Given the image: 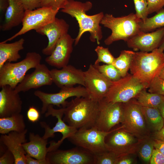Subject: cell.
<instances>
[{
	"label": "cell",
	"mask_w": 164,
	"mask_h": 164,
	"mask_svg": "<svg viewBox=\"0 0 164 164\" xmlns=\"http://www.w3.org/2000/svg\"><path fill=\"white\" fill-rule=\"evenodd\" d=\"M53 82L60 88L73 87L78 84L84 87V72L71 65H67L60 70H50Z\"/></svg>",
	"instance_id": "cell-18"
},
{
	"label": "cell",
	"mask_w": 164,
	"mask_h": 164,
	"mask_svg": "<svg viewBox=\"0 0 164 164\" xmlns=\"http://www.w3.org/2000/svg\"><path fill=\"white\" fill-rule=\"evenodd\" d=\"M140 30L144 32H151L164 27V9L156 12L153 16L141 20L139 23Z\"/></svg>",
	"instance_id": "cell-29"
},
{
	"label": "cell",
	"mask_w": 164,
	"mask_h": 164,
	"mask_svg": "<svg viewBox=\"0 0 164 164\" xmlns=\"http://www.w3.org/2000/svg\"><path fill=\"white\" fill-rule=\"evenodd\" d=\"M134 154L123 155L118 157L115 164H132L134 163L135 159L133 157Z\"/></svg>",
	"instance_id": "cell-43"
},
{
	"label": "cell",
	"mask_w": 164,
	"mask_h": 164,
	"mask_svg": "<svg viewBox=\"0 0 164 164\" xmlns=\"http://www.w3.org/2000/svg\"><path fill=\"white\" fill-rule=\"evenodd\" d=\"M164 120V101L158 108Z\"/></svg>",
	"instance_id": "cell-48"
},
{
	"label": "cell",
	"mask_w": 164,
	"mask_h": 164,
	"mask_svg": "<svg viewBox=\"0 0 164 164\" xmlns=\"http://www.w3.org/2000/svg\"><path fill=\"white\" fill-rule=\"evenodd\" d=\"M67 0H43L41 7H51L55 10H59L63 8Z\"/></svg>",
	"instance_id": "cell-37"
},
{
	"label": "cell",
	"mask_w": 164,
	"mask_h": 164,
	"mask_svg": "<svg viewBox=\"0 0 164 164\" xmlns=\"http://www.w3.org/2000/svg\"><path fill=\"white\" fill-rule=\"evenodd\" d=\"M148 15L154 12H157L163 8L164 0H147Z\"/></svg>",
	"instance_id": "cell-38"
},
{
	"label": "cell",
	"mask_w": 164,
	"mask_h": 164,
	"mask_svg": "<svg viewBox=\"0 0 164 164\" xmlns=\"http://www.w3.org/2000/svg\"></svg>",
	"instance_id": "cell-51"
},
{
	"label": "cell",
	"mask_w": 164,
	"mask_h": 164,
	"mask_svg": "<svg viewBox=\"0 0 164 164\" xmlns=\"http://www.w3.org/2000/svg\"><path fill=\"white\" fill-rule=\"evenodd\" d=\"M146 88L138 79L128 73L118 80L112 82L105 98L106 101L112 103H126L135 98Z\"/></svg>",
	"instance_id": "cell-7"
},
{
	"label": "cell",
	"mask_w": 164,
	"mask_h": 164,
	"mask_svg": "<svg viewBox=\"0 0 164 164\" xmlns=\"http://www.w3.org/2000/svg\"><path fill=\"white\" fill-rule=\"evenodd\" d=\"M159 48L163 51L164 50V37L163 38Z\"/></svg>",
	"instance_id": "cell-50"
},
{
	"label": "cell",
	"mask_w": 164,
	"mask_h": 164,
	"mask_svg": "<svg viewBox=\"0 0 164 164\" xmlns=\"http://www.w3.org/2000/svg\"><path fill=\"white\" fill-rule=\"evenodd\" d=\"M69 25L63 19L56 18L55 20L35 30L38 33L46 36L48 38L47 46L42 50V53L50 55L59 39L68 34Z\"/></svg>",
	"instance_id": "cell-16"
},
{
	"label": "cell",
	"mask_w": 164,
	"mask_h": 164,
	"mask_svg": "<svg viewBox=\"0 0 164 164\" xmlns=\"http://www.w3.org/2000/svg\"><path fill=\"white\" fill-rule=\"evenodd\" d=\"M0 91V118L21 113L22 101L15 89L9 85L1 87Z\"/></svg>",
	"instance_id": "cell-22"
},
{
	"label": "cell",
	"mask_w": 164,
	"mask_h": 164,
	"mask_svg": "<svg viewBox=\"0 0 164 164\" xmlns=\"http://www.w3.org/2000/svg\"><path fill=\"white\" fill-rule=\"evenodd\" d=\"M154 148L158 149L164 155V141L154 138Z\"/></svg>",
	"instance_id": "cell-46"
},
{
	"label": "cell",
	"mask_w": 164,
	"mask_h": 164,
	"mask_svg": "<svg viewBox=\"0 0 164 164\" xmlns=\"http://www.w3.org/2000/svg\"><path fill=\"white\" fill-rule=\"evenodd\" d=\"M74 41L75 39L68 34L63 37L57 42L51 54L46 58V62L49 65L59 69L67 65Z\"/></svg>",
	"instance_id": "cell-20"
},
{
	"label": "cell",
	"mask_w": 164,
	"mask_h": 164,
	"mask_svg": "<svg viewBox=\"0 0 164 164\" xmlns=\"http://www.w3.org/2000/svg\"><path fill=\"white\" fill-rule=\"evenodd\" d=\"M154 138L150 135L142 139L138 146L137 152L142 159L149 162L154 149Z\"/></svg>",
	"instance_id": "cell-31"
},
{
	"label": "cell",
	"mask_w": 164,
	"mask_h": 164,
	"mask_svg": "<svg viewBox=\"0 0 164 164\" xmlns=\"http://www.w3.org/2000/svg\"><path fill=\"white\" fill-rule=\"evenodd\" d=\"M84 87L90 98L97 101L103 99L112 85L111 81L91 64L84 71Z\"/></svg>",
	"instance_id": "cell-15"
},
{
	"label": "cell",
	"mask_w": 164,
	"mask_h": 164,
	"mask_svg": "<svg viewBox=\"0 0 164 164\" xmlns=\"http://www.w3.org/2000/svg\"><path fill=\"white\" fill-rule=\"evenodd\" d=\"M24 41L22 38L12 43H0V68L6 62H16L21 58L19 52L23 49Z\"/></svg>",
	"instance_id": "cell-25"
},
{
	"label": "cell",
	"mask_w": 164,
	"mask_h": 164,
	"mask_svg": "<svg viewBox=\"0 0 164 164\" xmlns=\"http://www.w3.org/2000/svg\"><path fill=\"white\" fill-rule=\"evenodd\" d=\"M164 65L163 51L158 48L150 53L135 52L130 70L131 74L147 89L153 79L158 76Z\"/></svg>",
	"instance_id": "cell-3"
},
{
	"label": "cell",
	"mask_w": 164,
	"mask_h": 164,
	"mask_svg": "<svg viewBox=\"0 0 164 164\" xmlns=\"http://www.w3.org/2000/svg\"><path fill=\"white\" fill-rule=\"evenodd\" d=\"M122 128L138 139L150 135V132L142 112L141 106L133 98L123 103Z\"/></svg>",
	"instance_id": "cell-6"
},
{
	"label": "cell",
	"mask_w": 164,
	"mask_h": 164,
	"mask_svg": "<svg viewBox=\"0 0 164 164\" xmlns=\"http://www.w3.org/2000/svg\"><path fill=\"white\" fill-rule=\"evenodd\" d=\"M92 7V4L89 1L82 2L75 0H67L61 9V12L75 18L78 22L79 31L75 39V45H77L83 34L87 32L90 33V39L91 42H96L98 45L100 44L103 36L100 24L104 15L101 12L93 15H87L86 12Z\"/></svg>",
	"instance_id": "cell-1"
},
{
	"label": "cell",
	"mask_w": 164,
	"mask_h": 164,
	"mask_svg": "<svg viewBox=\"0 0 164 164\" xmlns=\"http://www.w3.org/2000/svg\"><path fill=\"white\" fill-rule=\"evenodd\" d=\"M94 50L97 54V58L94 62V65L99 64L100 62L108 64H113L115 58L111 53L108 48L98 46Z\"/></svg>",
	"instance_id": "cell-33"
},
{
	"label": "cell",
	"mask_w": 164,
	"mask_h": 164,
	"mask_svg": "<svg viewBox=\"0 0 164 164\" xmlns=\"http://www.w3.org/2000/svg\"><path fill=\"white\" fill-rule=\"evenodd\" d=\"M146 89L142 90L134 98L141 106L158 108L164 101V95L148 92Z\"/></svg>",
	"instance_id": "cell-28"
},
{
	"label": "cell",
	"mask_w": 164,
	"mask_h": 164,
	"mask_svg": "<svg viewBox=\"0 0 164 164\" xmlns=\"http://www.w3.org/2000/svg\"><path fill=\"white\" fill-rule=\"evenodd\" d=\"M27 129L22 132H11L1 135L0 142L13 154L14 164H26V153L22 144L27 142L26 134Z\"/></svg>",
	"instance_id": "cell-21"
},
{
	"label": "cell",
	"mask_w": 164,
	"mask_h": 164,
	"mask_svg": "<svg viewBox=\"0 0 164 164\" xmlns=\"http://www.w3.org/2000/svg\"><path fill=\"white\" fill-rule=\"evenodd\" d=\"M34 94L42 102V114L46 113L48 106L50 105H56L59 107L62 106V108H65L68 102L66 100L69 97H89L86 88L81 86L61 88L59 92L55 93H48L37 90L34 92Z\"/></svg>",
	"instance_id": "cell-12"
},
{
	"label": "cell",
	"mask_w": 164,
	"mask_h": 164,
	"mask_svg": "<svg viewBox=\"0 0 164 164\" xmlns=\"http://www.w3.org/2000/svg\"><path fill=\"white\" fill-rule=\"evenodd\" d=\"M35 68L32 73L26 74L15 87L14 89L16 92H24L32 89H37L52 84L50 70L45 64L40 63Z\"/></svg>",
	"instance_id": "cell-17"
},
{
	"label": "cell",
	"mask_w": 164,
	"mask_h": 164,
	"mask_svg": "<svg viewBox=\"0 0 164 164\" xmlns=\"http://www.w3.org/2000/svg\"><path fill=\"white\" fill-rule=\"evenodd\" d=\"M26 125L23 115L21 113L12 116L0 118V133L7 134L11 132H22Z\"/></svg>",
	"instance_id": "cell-26"
},
{
	"label": "cell",
	"mask_w": 164,
	"mask_h": 164,
	"mask_svg": "<svg viewBox=\"0 0 164 164\" xmlns=\"http://www.w3.org/2000/svg\"><path fill=\"white\" fill-rule=\"evenodd\" d=\"M9 0H0V18L4 16L6 11L9 5Z\"/></svg>",
	"instance_id": "cell-45"
},
{
	"label": "cell",
	"mask_w": 164,
	"mask_h": 164,
	"mask_svg": "<svg viewBox=\"0 0 164 164\" xmlns=\"http://www.w3.org/2000/svg\"><path fill=\"white\" fill-rule=\"evenodd\" d=\"M25 11L21 0H9L4 20L0 25V30L9 31L22 23Z\"/></svg>",
	"instance_id": "cell-23"
},
{
	"label": "cell",
	"mask_w": 164,
	"mask_h": 164,
	"mask_svg": "<svg viewBox=\"0 0 164 164\" xmlns=\"http://www.w3.org/2000/svg\"><path fill=\"white\" fill-rule=\"evenodd\" d=\"M135 53L132 51L123 50L119 56L115 58L112 65L118 71L122 77L128 73Z\"/></svg>",
	"instance_id": "cell-30"
},
{
	"label": "cell",
	"mask_w": 164,
	"mask_h": 164,
	"mask_svg": "<svg viewBox=\"0 0 164 164\" xmlns=\"http://www.w3.org/2000/svg\"><path fill=\"white\" fill-rule=\"evenodd\" d=\"M149 162L151 164H164V155L158 149H154Z\"/></svg>",
	"instance_id": "cell-39"
},
{
	"label": "cell",
	"mask_w": 164,
	"mask_h": 164,
	"mask_svg": "<svg viewBox=\"0 0 164 164\" xmlns=\"http://www.w3.org/2000/svg\"><path fill=\"white\" fill-rule=\"evenodd\" d=\"M164 37V27L150 32H142L126 41L134 50L149 52L159 48Z\"/></svg>",
	"instance_id": "cell-19"
},
{
	"label": "cell",
	"mask_w": 164,
	"mask_h": 164,
	"mask_svg": "<svg viewBox=\"0 0 164 164\" xmlns=\"http://www.w3.org/2000/svg\"><path fill=\"white\" fill-rule=\"evenodd\" d=\"M63 120L77 129L95 126L99 111V102L89 97H76L67 102Z\"/></svg>",
	"instance_id": "cell-2"
},
{
	"label": "cell",
	"mask_w": 164,
	"mask_h": 164,
	"mask_svg": "<svg viewBox=\"0 0 164 164\" xmlns=\"http://www.w3.org/2000/svg\"><path fill=\"white\" fill-rule=\"evenodd\" d=\"M46 159L49 164H94V155L77 146L67 150L58 149L49 152Z\"/></svg>",
	"instance_id": "cell-13"
},
{
	"label": "cell",
	"mask_w": 164,
	"mask_h": 164,
	"mask_svg": "<svg viewBox=\"0 0 164 164\" xmlns=\"http://www.w3.org/2000/svg\"><path fill=\"white\" fill-rule=\"evenodd\" d=\"M141 19L135 14L115 17L112 14H105L100 24L110 29L111 33L104 41L109 45L113 42L119 40L126 42L136 35L142 32L140 30L139 23Z\"/></svg>",
	"instance_id": "cell-4"
},
{
	"label": "cell",
	"mask_w": 164,
	"mask_h": 164,
	"mask_svg": "<svg viewBox=\"0 0 164 164\" xmlns=\"http://www.w3.org/2000/svg\"><path fill=\"white\" fill-rule=\"evenodd\" d=\"M15 157L11 152L7 149L0 157V164H14Z\"/></svg>",
	"instance_id": "cell-40"
},
{
	"label": "cell",
	"mask_w": 164,
	"mask_h": 164,
	"mask_svg": "<svg viewBox=\"0 0 164 164\" xmlns=\"http://www.w3.org/2000/svg\"><path fill=\"white\" fill-rule=\"evenodd\" d=\"M99 102V111L95 126L102 131L109 132L122 122L123 103L108 102L104 99Z\"/></svg>",
	"instance_id": "cell-14"
},
{
	"label": "cell",
	"mask_w": 164,
	"mask_h": 164,
	"mask_svg": "<svg viewBox=\"0 0 164 164\" xmlns=\"http://www.w3.org/2000/svg\"><path fill=\"white\" fill-rule=\"evenodd\" d=\"M59 10L51 7H42L36 9L26 10L22 23V27L17 32L3 41H10L32 29H36L53 21Z\"/></svg>",
	"instance_id": "cell-11"
},
{
	"label": "cell",
	"mask_w": 164,
	"mask_h": 164,
	"mask_svg": "<svg viewBox=\"0 0 164 164\" xmlns=\"http://www.w3.org/2000/svg\"><path fill=\"white\" fill-rule=\"evenodd\" d=\"M26 164H49L46 160L36 159L26 155Z\"/></svg>",
	"instance_id": "cell-44"
},
{
	"label": "cell",
	"mask_w": 164,
	"mask_h": 164,
	"mask_svg": "<svg viewBox=\"0 0 164 164\" xmlns=\"http://www.w3.org/2000/svg\"><path fill=\"white\" fill-rule=\"evenodd\" d=\"M29 120L32 122L38 121L40 118V113L37 109L33 106L30 107L27 113Z\"/></svg>",
	"instance_id": "cell-42"
},
{
	"label": "cell",
	"mask_w": 164,
	"mask_h": 164,
	"mask_svg": "<svg viewBox=\"0 0 164 164\" xmlns=\"http://www.w3.org/2000/svg\"><path fill=\"white\" fill-rule=\"evenodd\" d=\"M26 10H32L41 7L43 0H21Z\"/></svg>",
	"instance_id": "cell-41"
},
{
	"label": "cell",
	"mask_w": 164,
	"mask_h": 164,
	"mask_svg": "<svg viewBox=\"0 0 164 164\" xmlns=\"http://www.w3.org/2000/svg\"><path fill=\"white\" fill-rule=\"evenodd\" d=\"M118 157L114 152L107 150L94 155V164H115Z\"/></svg>",
	"instance_id": "cell-34"
},
{
	"label": "cell",
	"mask_w": 164,
	"mask_h": 164,
	"mask_svg": "<svg viewBox=\"0 0 164 164\" xmlns=\"http://www.w3.org/2000/svg\"><path fill=\"white\" fill-rule=\"evenodd\" d=\"M153 138L156 139L164 141V125L159 131L154 133Z\"/></svg>",
	"instance_id": "cell-47"
},
{
	"label": "cell",
	"mask_w": 164,
	"mask_h": 164,
	"mask_svg": "<svg viewBox=\"0 0 164 164\" xmlns=\"http://www.w3.org/2000/svg\"><path fill=\"white\" fill-rule=\"evenodd\" d=\"M121 125L113 128L105 138L108 150L115 153L118 157L135 154L142 139L125 131Z\"/></svg>",
	"instance_id": "cell-9"
},
{
	"label": "cell",
	"mask_w": 164,
	"mask_h": 164,
	"mask_svg": "<svg viewBox=\"0 0 164 164\" xmlns=\"http://www.w3.org/2000/svg\"><path fill=\"white\" fill-rule=\"evenodd\" d=\"M158 76L160 78L164 79V65L161 70Z\"/></svg>",
	"instance_id": "cell-49"
},
{
	"label": "cell",
	"mask_w": 164,
	"mask_h": 164,
	"mask_svg": "<svg viewBox=\"0 0 164 164\" xmlns=\"http://www.w3.org/2000/svg\"><path fill=\"white\" fill-rule=\"evenodd\" d=\"M112 129L108 132H104L95 126L89 128L80 129L67 139L76 146L96 155L108 150L105 138Z\"/></svg>",
	"instance_id": "cell-8"
},
{
	"label": "cell",
	"mask_w": 164,
	"mask_h": 164,
	"mask_svg": "<svg viewBox=\"0 0 164 164\" xmlns=\"http://www.w3.org/2000/svg\"><path fill=\"white\" fill-rule=\"evenodd\" d=\"M41 56L35 52L27 53L18 62H6L0 68V87L9 85L15 89L23 80L27 72L40 63Z\"/></svg>",
	"instance_id": "cell-5"
},
{
	"label": "cell",
	"mask_w": 164,
	"mask_h": 164,
	"mask_svg": "<svg viewBox=\"0 0 164 164\" xmlns=\"http://www.w3.org/2000/svg\"><path fill=\"white\" fill-rule=\"evenodd\" d=\"M29 139V142L22 144L26 155L39 160H46L48 152V147H46L48 139H44L38 134L30 132Z\"/></svg>",
	"instance_id": "cell-24"
},
{
	"label": "cell",
	"mask_w": 164,
	"mask_h": 164,
	"mask_svg": "<svg viewBox=\"0 0 164 164\" xmlns=\"http://www.w3.org/2000/svg\"><path fill=\"white\" fill-rule=\"evenodd\" d=\"M141 109L150 132L159 131L164 126V120L159 109L142 106Z\"/></svg>",
	"instance_id": "cell-27"
},
{
	"label": "cell",
	"mask_w": 164,
	"mask_h": 164,
	"mask_svg": "<svg viewBox=\"0 0 164 164\" xmlns=\"http://www.w3.org/2000/svg\"><path fill=\"white\" fill-rule=\"evenodd\" d=\"M148 88L149 92L164 95V79L158 76L155 77L151 81Z\"/></svg>",
	"instance_id": "cell-36"
},
{
	"label": "cell",
	"mask_w": 164,
	"mask_h": 164,
	"mask_svg": "<svg viewBox=\"0 0 164 164\" xmlns=\"http://www.w3.org/2000/svg\"><path fill=\"white\" fill-rule=\"evenodd\" d=\"M135 13L137 17L143 20L147 18L148 15L147 0H133Z\"/></svg>",
	"instance_id": "cell-35"
},
{
	"label": "cell",
	"mask_w": 164,
	"mask_h": 164,
	"mask_svg": "<svg viewBox=\"0 0 164 164\" xmlns=\"http://www.w3.org/2000/svg\"><path fill=\"white\" fill-rule=\"evenodd\" d=\"M93 65L103 75L111 81H117L122 77L118 71L112 64Z\"/></svg>",
	"instance_id": "cell-32"
},
{
	"label": "cell",
	"mask_w": 164,
	"mask_h": 164,
	"mask_svg": "<svg viewBox=\"0 0 164 164\" xmlns=\"http://www.w3.org/2000/svg\"><path fill=\"white\" fill-rule=\"evenodd\" d=\"M64 108L55 109L52 105H48L45 116L48 117L50 115L55 117L57 120L55 125L51 128L44 121L41 122V126L44 129L45 132L42 137L45 139L53 137L56 132H60L62 134V137L57 142L53 141L50 142L48 147V152L57 149L62 143L64 140L68 138L73 135L77 130L75 128L67 124L63 120L62 118L64 115Z\"/></svg>",
	"instance_id": "cell-10"
}]
</instances>
